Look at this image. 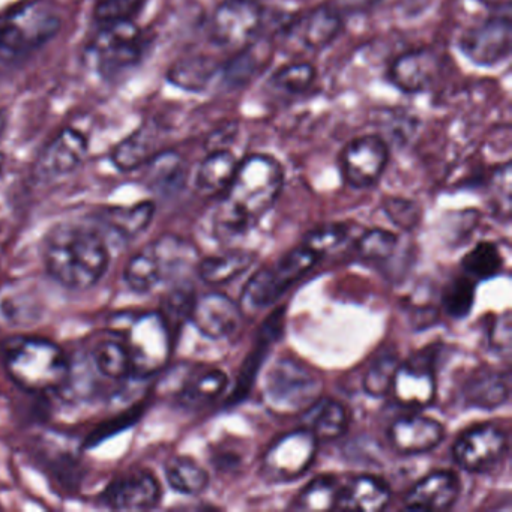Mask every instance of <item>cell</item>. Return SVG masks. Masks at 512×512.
<instances>
[{"label":"cell","instance_id":"6da1fadb","mask_svg":"<svg viewBox=\"0 0 512 512\" xmlns=\"http://www.w3.org/2000/svg\"><path fill=\"white\" fill-rule=\"evenodd\" d=\"M284 185L283 166L269 155H251L238 164L215 217L221 238L247 232L280 196Z\"/></svg>","mask_w":512,"mask_h":512},{"label":"cell","instance_id":"7a4b0ae2","mask_svg":"<svg viewBox=\"0 0 512 512\" xmlns=\"http://www.w3.org/2000/svg\"><path fill=\"white\" fill-rule=\"evenodd\" d=\"M44 265L50 277L70 290L92 289L109 269V247L95 227L61 223L44 239Z\"/></svg>","mask_w":512,"mask_h":512},{"label":"cell","instance_id":"3957f363","mask_svg":"<svg viewBox=\"0 0 512 512\" xmlns=\"http://www.w3.org/2000/svg\"><path fill=\"white\" fill-rule=\"evenodd\" d=\"M0 350L5 370L25 391H61L67 383L71 362L53 341L19 335L5 340Z\"/></svg>","mask_w":512,"mask_h":512},{"label":"cell","instance_id":"277c9868","mask_svg":"<svg viewBox=\"0 0 512 512\" xmlns=\"http://www.w3.org/2000/svg\"><path fill=\"white\" fill-rule=\"evenodd\" d=\"M131 359V373L139 379L163 370L172 355L173 337L160 311L122 314L113 322Z\"/></svg>","mask_w":512,"mask_h":512},{"label":"cell","instance_id":"5b68a950","mask_svg":"<svg viewBox=\"0 0 512 512\" xmlns=\"http://www.w3.org/2000/svg\"><path fill=\"white\" fill-rule=\"evenodd\" d=\"M322 379L298 359L284 356L266 370L263 401L277 415H299L322 394Z\"/></svg>","mask_w":512,"mask_h":512},{"label":"cell","instance_id":"8992f818","mask_svg":"<svg viewBox=\"0 0 512 512\" xmlns=\"http://www.w3.org/2000/svg\"><path fill=\"white\" fill-rule=\"evenodd\" d=\"M62 28L61 16L50 0H32L2 19L0 53L17 56L49 43Z\"/></svg>","mask_w":512,"mask_h":512},{"label":"cell","instance_id":"52a82bcc","mask_svg":"<svg viewBox=\"0 0 512 512\" xmlns=\"http://www.w3.org/2000/svg\"><path fill=\"white\" fill-rule=\"evenodd\" d=\"M319 259L304 244L293 248L274 265L260 269L251 277L244 290V304L253 310L271 307L296 281L308 274Z\"/></svg>","mask_w":512,"mask_h":512},{"label":"cell","instance_id":"ba28073f","mask_svg":"<svg viewBox=\"0 0 512 512\" xmlns=\"http://www.w3.org/2000/svg\"><path fill=\"white\" fill-rule=\"evenodd\" d=\"M260 23L259 0H226L212 14L209 37L221 49L241 52L253 43Z\"/></svg>","mask_w":512,"mask_h":512},{"label":"cell","instance_id":"9c48e42d","mask_svg":"<svg viewBox=\"0 0 512 512\" xmlns=\"http://www.w3.org/2000/svg\"><path fill=\"white\" fill-rule=\"evenodd\" d=\"M317 443L319 440L305 428L275 440L262 460L263 478L275 484L301 478L316 458Z\"/></svg>","mask_w":512,"mask_h":512},{"label":"cell","instance_id":"30bf717a","mask_svg":"<svg viewBox=\"0 0 512 512\" xmlns=\"http://www.w3.org/2000/svg\"><path fill=\"white\" fill-rule=\"evenodd\" d=\"M512 26L509 17H494L463 32L461 52L479 67H496L511 55Z\"/></svg>","mask_w":512,"mask_h":512},{"label":"cell","instance_id":"8fae6325","mask_svg":"<svg viewBox=\"0 0 512 512\" xmlns=\"http://www.w3.org/2000/svg\"><path fill=\"white\" fill-rule=\"evenodd\" d=\"M343 31V16L331 4L314 8L290 23L284 46L292 52H320Z\"/></svg>","mask_w":512,"mask_h":512},{"label":"cell","instance_id":"7c38bea8","mask_svg":"<svg viewBox=\"0 0 512 512\" xmlns=\"http://www.w3.org/2000/svg\"><path fill=\"white\" fill-rule=\"evenodd\" d=\"M508 448L506 434L494 425H478L464 431L454 443L452 454L461 469L487 472L502 461Z\"/></svg>","mask_w":512,"mask_h":512},{"label":"cell","instance_id":"4fadbf2b","mask_svg":"<svg viewBox=\"0 0 512 512\" xmlns=\"http://www.w3.org/2000/svg\"><path fill=\"white\" fill-rule=\"evenodd\" d=\"M100 34L92 43L98 67L103 73L116 74L139 61L142 35L134 22L101 25Z\"/></svg>","mask_w":512,"mask_h":512},{"label":"cell","instance_id":"5bb4252c","mask_svg":"<svg viewBox=\"0 0 512 512\" xmlns=\"http://www.w3.org/2000/svg\"><path fill=\"white\" fill-rule=\"evenodd\" d=\"M388 160V145L382 137H356L344 148L341 170L347 184L355 188H368L379 181Z\"/></svg>","mask_w":512,"mask_h":512},{"label":"cell","instance_id":"9a60e30c","mask_svg":"<svg viewBox=\"0 0 512 512\" xmlns=\"http://www.w3.org/2000/svg\"><path fill=\"white\" fill-rule=\"evenodd\" d=\"M89 143L79 131H61L38 157L35 175L41 181H55L79 169L88 155Z\"/></svg>","mask_w":512,"mask_h":512},{"label":"cell","instance_id":"2e32d148","mask_svg":"<svg viewBox=\"0 0 512 512\" xmlns=\"http://www.w3.org/2000/svg\"><path fill=\"white\" fill-rule=\"evenodd\" d=\"M101 499L118 511H146L160 503L161 485L151 472L140 470L115 479Z\"/></svg>","mask_w":512,"mask_h":512},{"label":"cell","instance_id":"e0dca14e","mask_svg":"<svg viewBox=\"0 0 512 512\" xmlns=\"http://www.w3.org/2000/svg\"><path fill=\"white\" fill-rule=\"evenodd\" d=\"M191 322L200 334L208 338L229 337L241 325V308L229 296L209 293L194 299L190 313Z\"/></svg>","mask_w":512,"mask_h":512},{"label":"cell","instance_id":"ac0fdd59","mask_svg":"<svg viewBox=\"0 0 512 512\" xmlns=\"http://www.w3.org/2000/svg\"><path fill=\"white\" fill-rule=\"evenodd\" d=\"M394 400L404 407H427L436 397V379L428 361L413 358L400 364L391 388Z\"/></svg>","mask_w":512,"mask_h":512},{"label":"cell","instance_id":"d6986e66","mask_svg":"<svg viewBox=\"0 0 512 512\" xmlns=\"http://www.w3.org/2000/svg\"><path fill=\"white\" fill-rule=\"evenodd\" d=\"M440 62L431 50H412L398 56L389 68V82L404 94L428 91L439 76Z\"/></svg>","mask_w":512,"mask_h":512},{"label":"cell","instance_id":"ffe728a7","mask_svg":"<svg viewBox=\"0 0 512 512\" xmlns=\"http://www.w3.org/2000/svg\"><path fill=\"white\" fill-rule=\"evenodd\" d=\"M443 425L428 416L412 415L397 419L389 428L392 448L404 455L425 454L442 442Z\"/></svg>","mask_w":512,"mask_h":512},{"label":"cell","instance_id":"44dd1931","mask_svg":"<svg viewBox=\"0 0 512 512\" xmlns=\"http://www.w3.org/2000/svg\"><path fill=\"white\" fill-rule=\"evenodd\" d=\"M460 481L448 470L430 473L413 485L403 499L404 508L413 511H445L457 502Z\"/></svg>","mask_w":512,"mask_h":512},{"label":"cell","instance_id":"7402d4cb","mask_svg":"<svg viewBox=\"0 0 512 512\" xmlns=\"http://www.w3.org/2000/svg\"><path fill=\"white\" fill-rule=\"evenodd\" d=\"M43 305L38 296L23 284L0 290V322L14 329L29 328L41 319Z\"/></svg>","mask_w":512,"mask_h":512},{"label":"cell","instance_id":"603a6c76","mask_svg":"<svg viewBox=\"0 0 512 512\" xmlns=\"http://www.w3.org/2000/svg\"><path fill=\"white\" fill-rule=\"evenodd\" d=\"M154 215V203L140 202L133 206H110L101 209L97 214V220L119 238L131 241L148 230Z\"/></svg>","mask_w":512,"mask_h":512},{"label":"cell","instance_id":"cb8c5ba5","mask_svg":"<svg viewBox=\"0 0 512 512\" xmlns=\"http://www.w3.org/2000/svg\"><path fill=\"white\" fill-rule=\"evenodd\" d=\"M149 245L160 266L163 281L182 277L194 266L197 268L199 265V253L196 247L179 236L164 235Z\"/></svg>","mask_w":512,"mask_h":512},{"label":"cell","instance_id":"d4e9b609","mask_svg":"<svg viewBox=\"0 0 512 512\" xmlns=\"http://www.w3.org/2000/svg\"><path fill=\"white\" fill-rule=\"evenodd\" d=\"M391 500L388 484L376 476H358L349 487L341 488L337 508L361 509V511H382Z\"/></svg>","mask_w":512,"mask_h":512},{"label":"cell","instance_id":"484cf974","mask_svg":"<svg viewBox=\"0 0 512 512\" xmlns=\"http://www.w3.org/2000/svg\"><path fill=\"white\" fill-rule=\"evenodd\" d=\"M464 400L481 409H496L509 397V373L482 370L476 373L464 386Z\"/></svg>","mask_w":512,"mask_h":512},{"label":"cell","instance_id":"4316f807","mask_svg":"<svg viewBox=\"0 0 512 512\" xmlns=\"http://www.w3.org/2000/svg\"><path fill=\"white\" fill-rule=\"evenodd\" d=\"M302 428L310 431L317 440H335L347 428V415L337 401L319 398L302 413Z\"/></svg>","mask_w":512,"mask_h":512},{"label":"cell","instance_id":"83f0119b","mask_svg":"<svg viewBox=\"0 0 512 512\" xmlns=\"http://www.w3.org/2000/svg\"><path fill=\"white\" fill-rule=\"evenodd\" d=\"M223 67L208 56H190L176 62L167 74L172 85L190 92L206 91L221 77Z\"/></svg>","mask_w":512,"mask_h":512},{"label":"cell","instance_id":"f1b7e54d","mask_svg":"<svg viewBox=\"0 0 512 512\" xmlns=\"http://www.w3.org/2000/svg\"><path fill=\"white\" fill-rule=\"evenodd\" d=\"M281 314H283V311H277L274 317H269L265 325H263L262 331H259V343H256L253 352L248 356L245 364L242 365V370L238 377V385L235 386L233 394L230 395V403H239V401L244 400L250 394L251 386H253L254 380H256L259 367L262 365L263 359H265L269 346L281 334V323H283Z\"/></svg>","mask_w":512,"mask_h":512},{"label":"cell","instance_id":"f546056e","mask_svg":"<svg viewBox=\"0 0 512 512\" xmlns=\"http://www.w3.org/2000/svg\"><path fill=\"white\" fill-rule=\"evenodd\" d=\"M238 161L232 152L215 149L197 170L196 187L205 196L226 191L238 169Z\"/></svg>","mask_w":512,"mask_h":512},{"label":"cell","instance_id":"4dcf8cb0","mask_svg":"<svg viewBox=\"0 0 512 512\" xmlns=\"http://www.w3.org/2000/svg\"><path fill=\"white\" fill-rule=\"evenodd\" d=\"M145 181L151 190L169 194L181 187L185 178V164L181 155L175 152L155 154L145 164Z\"/></svg>","mask_w":512,"mask_h":512},{"label":"cell","instance_id":"1f68e13d","mask_svg":"<svg viewBox=\"0 0 512 512\" xmlns=\"http://www.w3.org/2000/svg\"><path fill=\"white\" fill-rule=\"evenodd\" d=\"M226 386V373L217 368L203 370L185 380L179 391V401L188 409H197L214 401Z\"/></svg>","mask_w":512,"mask_h":512},{"label":"cell","instance_id":"d6a6232c","mask_svg":"<svg viewBox=\"0 0 512 512\" xmlns=\"http://www.w3.org/2000/svg\"><path fill=\"white\" fill-rule=\"evenodd\" d=\"M256 262L248 251H232L221 256L208 257L197 265L199 277L208 284H226L244 274Z\"/></svg>","mask_w":512,"mask_h":512},{"label":"cell","instance_id":"836d02e7","mask_svg":"<svg viewBox=\"0 0 512 512\" xmlns=\"http://www.w3.org/2000/svg\"><path fill=\"white\" fill-rule=\"evenodd\" d=\"M155 155V136L143 127L122 140L112 152V163L119 172H133Z\"/></svg>","mask_w":512,"mask_h":512},{"label":"cell","instance_id":"e575fe53","mask_svg":"<svg viewBox=\"0 0 512 512\" xmlns=\"http://www.w3.org/2000/svg\"><path fill=\"white\" fill-rule=\"evenodd\" d=\"M167 484L181 494L196 496L209 484V475L197 461L190 457H173L164 467Z\"/></svg>","mask_w":512,"mask_h":512},{"label":"cell","instance_id":"d590c367","mask_svg":"<svg viewBox=\"0 0 512 512\" xmlns=\"http://www.w3.org/2000/svg\"><path fill=\"white\" fill-rule=\"evenodd\" d=\"M124 281L133 292L140 295L152 292L158 284L163 283V275L151 245L137 251L128 260L124 269Z\"/></svg>","mask_w":512,"mask_h":512},{"label":"cell","instance_id":"8d00e7d4","mask_svg":"<svg viewBox=\"0 0 512 512\" xmlns=\"http://www.w3.org/2000/svg\"><path fill=\"white\" fill-rule=\"evenodd\" d=\"M92 365L95 370L110 380H124L131 373V359L122 341H101L92 352Z\"/></svg>","mask_w":512,"mask_h":512},{"label":"cell","instance_id":"74e56055","mask_svg":"<svg viewBox=\"0 0 512 512\" xmlns=\"http://www.w3.org/2000/svg\"><path fill=\"white\" fill-rule=\"evenodd\" d=\"M464 275L472 280H488L496 277L502 269V254L497 245L481 242L461 260Z\"/></svg>","mask_w":512,"mask_h":512},{"label":"cell","instance_id":"f35d334b","mask_svg":"<svg viewBox=\"0 0 512 512\" xmlns=\"http://www.w3.org/2000/svg\"><path fill=\"white\" fill-rule=\"evenodd\" d=\"M341 487L332 476L314 479L295 499V508L320 511V509L337 508Z\"/></svg>","mask_w":512,"mask_h":512},{"label":"cell","instance_id":"ab89813d","mask_svg":"<svg viewBox=\"0 0 512 512\" xmlns=\"http://www.w3.org/2000/svg\"><path fill=\"white\" fill-rule=\"evenodd\" d=\"M397 355L392 352L380 353L368 367L364 377V389L373 397H383L391 392L392 382L397 373Z\"/></svg>","mask_w":512,"mask_h":512},{"label":"cell","instance_id":"60d3db41","mask_svg":"<svg viewBox=\"0 0 512 512\" xmlns=\"http://www.w3.org/2000/svg\"><path fill=\"white\" fill-rule=\"evenodd\" d=\"M397 245L398 239L394 233L388 232V230L374 229L359 239L356 251H358L359 259L368 263H380L391 259Z\"/></svg>","mask_w":512,"mask_h":512},{"label":"cell","instance_id":"b9f144b4","mask_svg":"<svg viewBox=\"0 0 512 512\" xmlns=\"http://www.w3.org/2000/svg\"><path fill=\"white\" fill-rule=\"evenodd\" d=\"M475 290V280L472 278L467 275L455 278L443 293V307H445L446 313L454 319L466 317L475 302Z\"/></svg>","mask_w":512,"mask_h":512},{"label":"cell","instance_id":"7bdbcfd3","mask_svg":"<svg viewBox=\"0 0 512 512\" xmlns=\"http://www.w3.org/2000/svg\"><path fill=\"white\" fill-rule=\"evenodd\" d=\"M316 79V70L310 64H290L280 68L272 77V86L286 94L298 95L308 91Z\"/></svg>","mask_w":512,"mask_h":512},{"label":"cell","instance_id":"ee69618b","mask_svg":"<svg viewBox=\"0 0 512 512\" xmlns=\"http://www.w3.org/2000/svg\"><path fill=\"white\" fill-rule=\"evenodd\" d=\"M145 0H98L95 7V20L100 25L133 22L134 17L142 11Z\"/></svg>","mask_w":512,"mask_h":512},{"label":"cell","instance_id":"f6af8a7d","mask_svg":"<svg viewBox=\"0 0 512 512\" xmlns=\"http://www.w3.org/2000/svg\"><path fill=\"white\" fill-rule=\"evenodd\" d=\"M347 229L341 224H334V226L320 227L314 232L308 233L305 238L304 245L310 248L317 256L322 257L331 251L337 250L338 247L346 242Z\"/></svg>","mask_w":512,"mask_h":512},{"label":"cell","instance_id":"bcb514c9","mask_svg":"<svg viewBox=\"0 0 512 512\" xmlns=\"http://www.w3.org/2000/svg\"><path fill=\"white\" fill-rule=\"evenodd\" d=\"M194 299L191 298V293L185 289H176L167 295L164 299L163 311H160L161 316L166 320L169 325L170 331L173 334L175 325L184 322V319H190L191 308H193Z\"/></svg>","mask_w":512,"mask_h":512},{"label":"cell","instance_id":"7dc6e473","mask_svg":"<svg viewBox=\"0 0 512 512\" xmlns=\"http://www.w3.org/2000/svg\"><path fill=\"white\" fill-rule=\"evenodd\" d=\"M385 212L395 226L404 230L418 226L419 218H421L418 206L409 200L388 199L385 202Z\"/></svg>","mask_w":512,"mask_h":512},{"label":"cell","instance_id":"c3c4849f","mask_svg":"<svg viewBox=\"0 0 512 512\" xmlns=\"http://www.w3.org/2000/svg\"><path fill=\"white\" fill-rule=\"evenodd\" d=\"M491 193H493L494 208L506 217L511 211V166L505 164L500 167L491 179Z\"/></svg>","mask_w":512,"mask_h":512},{"label":"cell","instance_id":"681fc988","mask_svg":"<svg viewBox=\"0 0 512 512\" xmlns=\"http://www.w3.org/2000/svg\"><path fill=\"white\" fill-rule=\"evenodd\" d=\"M377 2H380V0H332L331 5L335 10L343 14L344 11H347V13H355V11L368 10V8L376 5Z\"/></svg>","mask_w":512,"mask_h":512},{"label":"cell","instance_id":"f907efd6","mask_svg":"<svg viewBox=\"0 0 512 512\" xmlns=\"http://www.w3.org/2000/svg\"><path fill=\"white\" fill-rule=\"evenodd\" d=\"M5 128H7V118L4 113L0 112V140L4 137Z\"/></svg>","mask_w":512,"mask_h":512},{"label":"cell","instance_id":"816d5d0a","mask_svg":"<svg viewBox=\"0 0 512 512\" xmlns=\"http://www.w3.org/2000/svg\"><path fill=\"white\" fill-rule=\"evenodd\" d=\"M482 2H484V4L505 5V7H509L511 0H482Z\"/></svg>","mask_w":512,"mask_h":512},{"label":"cell","instance_id":"f5cc1de1","mask_svg":"<svg viewBox=\"0 0 512 512\" xmlns=\"http://www.w3.org/2000/svg\"><path fill=\"white\" fill-rule=\"evenodd\" d=\"M4 163H5L4 155L0 154V173H2V169H4Z\"/></svg>","mask_w":512,"mask_h":512},{"label":"cell","instance_id":"db71d44e","mask_svg":"<svg viewBox=\"0 0 512 512\" xmlns=\"http://www.w3.org/2000/svg\"><path fill=\"white\" fill-rule=\"evenodd\" d=\"M0 38H2V19H0Z\"/></svg>","mask_w":512,"mask_h":512}]
</instances>
